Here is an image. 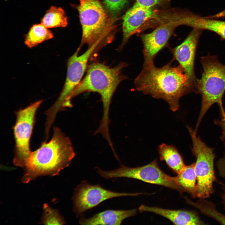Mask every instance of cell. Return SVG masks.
Here are the masks:
<instances>
[{
  "label": "cell",
  "mask_w": 225,
  "mask_h": 225,
  "mask_svg": "<svg viewBox=\"0 0 225 225\" xmlns=\"http://www.w3.org/2000/svg\"><path fill=\"white\" fill-rule=\"evenodd\" d=\"M136 209L129 210H108L98 213L88 218H82V225H120L124 219L135 215Z\"/></svg>",
  "instance_id": "cell-16"
},
{
  "label": "cell",
  "mask_w": 225,
  "mask_h": 225,
  "mask_svg": "<svg viewBox=\"0 0 225 225\" xmlns=\"http://www.w3.org/2000/svg\"><path fill=\"white\" fill-rule=\"evenodd\" d=\"M186 201L188 203L199 209L202 213L214 218L222 224H225V216L218 212L210 203L204 201L195 202L187 198Z\"/></svg>",
  "instance_id": "cell-21"
},
{
  "label": "cell",
  "mask_w": 225,
  "mask_h": 225,
  "mask_svg": "<svg viewBox=\"0 0 225 225\" xmlns=\"http://www.w3.org/2000/svg\"><path fill=\"white\" fill-rule=\"evenodd\" d=\"M217 166L220 175L225 178V156L218 160Z\"/></svg>",
  "instance_id": "cell-26"
},
{
  "label": "cell",
  "mask_w": 225,
  "mask_h": 225,
  "mask_svg": "<svg viewBox=\"0 0 225 225\" xmlns=\"http://www.w3.org/2000/svg\"><path fill=\"white\" fill-rule=\"evenodd\" d=\"M200 63L203 71L201 78L198 80L196 93L201 95L202 102L195 129L197 132L204 115L213 104H218L220 110H224L222 98L225 92V65L217 56L209 53L201 58Z\"/></svg>",
  "instance_id": "cell-5"
},
{
  "label": "cell",
  "mask_w": 225,
  "mask_h": 225,
  "mask_svg": "<svg viewBox=\"0 0 225 225\" xmlns=\"http://www.w3.org/2000/svg\"><path fill=\"white\" fill-rule=\"evenodd\" d=\"M216 16L217 17H225V11L219 14L218 15H217Z\"/></svg>",
  "instance_id": "cell-28"
},
{
  "label": "cell",
  "mask_w": 225,
  "mask_h": 225,
  "mask_svg": "<svg viewBox=\"0 0 225 225\" xmlns=\"http://www.w3.org/2000/svg\"><path fill=\"white\" fill-rule=\"evenodd\" d=\"M178 26L176 21L165 22L152 32L140 35L143 46V67L154 65L155 58L161 50L168 47L169 40Z\"/></svg>",
  "instance_id": "cell-12"
},
{
  "label": "cell",
  "mask_w": 225,
  "mask_h": 225,
  "mask_svg": "<svg viewBox=\"0 0 225 225\" xmlns=\"http://www.w3.org/2000/svg\"><path fill=\"white\" fill-rule=\"evenodd\" d=\"M172 59L161 67H143L135 78L136 89L145 95L165 101L173 112L178 110L181 97L191 92L187 76L179 65L172 66Z\"/></svg>",
  "instance_id": "cell-1"
},
{
  "label": "cell",
  "mask_w": 225,
  "mask_h": 225,
  "mask_svg": "<svg viewBox=\"0 0 225 225\" xmlns=\"http://www.w3.org/2000/svg\"><path fill=\"white\" fill-rule=\"evenodd\" d=\"M167 0H136L139 5L146 8H152L153 6L164 3Z\"/></svg>",
  "instance_id": "cell-24"
},
{
  "label": "cell",
  "mask_w": 225,
  "mask_h": 225,
  "mask_svg": "<svg viewBox=\"0 0 225 225\" xmlns=\"http://www.w3.org/2000/svg\"><path fill=\"white\" fill-rule=\"evenodd\" d=\"M221 119L214 120L215 124L219 126L222 130V135L220 138L225 147V112H220Z\"/></svg>",
  "instance_id": "cell-25"
},
{
  "label": "cell",
  "mask_w": 225,
  "mask_h": 225,
  "mask_svg": "<svg viewBox=\"0 0 225 225\" xmlns=\"http://www.w3.org/2000/svg\"><path fill=\"white\" fill-rule=\"evenodd\" d=\"M41 22L48 28L65 27L68 24L67 17L62 8L52 6L46 12Z\"/></svg>",
  "instance_id": "cell-20"
},
{
  "label": "cell",
  "mask_w": 225,
  "mask_h": 225,
  "mask_svg": "<svg viewBox=\"0 0 225 225\" xmlns=\"http://www.w3.org/2000/svg\"><path fill=\"white\" fill-rule=\"evenodd\" d=\"M138 210L140 212H150L161 216L176 225L205 224L197 214L193 211L166 209L143 205L140 206Z\"/></svg>",
  "instance_id": "cell-14"
},
{
  "label": "cell",
  "mask_w": 225,
  "mask_h": 225,
  "mask_svg": "<svg viewBox=\"0 0 225 225\" xmlns=\"http://www.w3.org/2000/svg\"><path fill=\"white\" fill-rule=\"evenodd\" d=\"M140 193H120L106 189L99 185L82 182L75 188L72 197L73 210L77 216L102 202L115 197L135 196Z\"/></svg>",
  "instance_id": "cell-10"
},
{
  "label": "cell",
  "mask_w": 225,
  "mask_h": 225,
  "mask_svg": "<svg viewBox=\"0 0 225 225\" xmlns=\"http://www.w3.org/2000/svg\"><path fill=\"white\" fill-rule=\"evenodd\" d=\"M80 48L68 60L67 76L62 90L55 103L46 112L47 119L50 122H53L58 112L72 107L70 97L81 81L88 60L96 51L97 46L89 48L84 53L79 55Z\"/></svg>",
  "instance_id": "cell-7"
},
{
  "label": "cell",
  "mask_w": 225,
  "mask_h": 225,
  "mask_svg": "<svg viewBox=\"0 0 225 225\" xmlns=\"http://www.w3.org/2000/svg\"><path fill=\"white\" fill-rule=\"evenodd\" d=\"M154 14L152 8L142 7L136 2L126 12L122 19L123 38L120 50L139 28Z\"/></svg>",
  "instance_id": "cell-13"
},
{
  "label": "cell",
  "mask_w": 225,
  "mask_h": 225,
  "mask_svg": "<svg viewBox=\"0 0 225 225\" xmlns=\"http://www.w3.org/2000/svg\"><path fill=\"white\" fill-rule=\"evenodd\" d=\"M187 128L192 141V152L196 158L194 169L197 182L194 198H206L213 192V183L216 180L213 168L214 148L208 146L197 136L194 130L188 126Z\"/></svg>",
  "instance_id": "cell-6"
},
{
  "label": "cell",
  "mask_w": 225,
  "mask_h": 225,
  "mask_svg": "<svg viewBox=\"0 0 225 225\" xmlns=\"http://www.w3.org/2000/svg\"><path fill=\"white\" fill-rule=\"evenodd\" d=\"M223 190L224 191V193L222 195V198L225 204V186L224 185L223 187Z\"/></svg>",
  "instance_id": "cell-27"
},
{
  "label": "cell",
  "mask_w": 225,
  "mask_h": 225,
  "mask_svg": "<svg viewBox=\"0 0 225 225\" xmlns=\"http://www.w3.org/2000/svg\"><path fill=\"white\" fill-rule=\"evenodd\" d=\"M42 101H36L16 112V120L13 127L15 152L13 163L17 166L24 168L31 152L30 142L35 114Z\"/></svg>",
  "instance_id": "cell-9"
},
{
  "label": "cell",
  "mask_w": 225,
  "mask_h": 225,
  "mask_svg": "<svg viewBox=\"0 0 225 225\" xmlns=\"http://www.w3.org/2000/svg\"><path fill=\"white\" fill-rule=\"evenodd\" d=\"M96 168L97 172L105 178H132L174 189L180 193L185 192L177 182L174 177L169 176L160 169L156 159L145 165L135 168L122 165L119 168L110 171H103L98 168Z\"/></svg>",
  "instance_id": "cell-8"
},
{
  "label": "cell",
  "mask_w": 225,
  "mask_h": 225,
  "mask_svg": "<svg viewBox=\"0 0 225 225\" xmlns=\"http://www.w3.org/2000/svg\"><path fill=\"white\" fill-rule=\"evenodd\" d=\"M75 156L70 139L55 127L51 139L31 152L24 167L22 182L26 183L40 176L57 175L70 165Z\"/></svg>",
  "instance_id": "cell-3"
},
{
  "label": "cell",
  "mask_w": 225,
  "mask_h": 225,
  "mask_svg": "<svg viewBox=\"0 0 225 225\" xmlns=\"http://www.w3.org/2000/svg\"><path fill=\"white\" fill-rule=\"evenodd\" d=\"M128 0H102L104 6L109 15L115 20L118 15L127 4Z\"/></svg>",
  "instance_id": "cell-23"
},
{
  "label": "cell",
  "mask_w": 225,
  "mask_h": 225,
  "mask_svg": "<svg viewBox=\"0 0 225 225\" xmlns=\"http://www.w3.org/2000/svg\"><path fill=\"white\" fill-rule=\"evenodd\" d=\"M180 21L182 25L212 31L225 40V21L202 17L189 12L181 13Z\"/></svg>",
  "instance_id": "cell-15"
},
{
  "label": "cell",
  "mask_w": 225,
  "mask_h": 225,
  "mask_svg": "<svg viewBox=\"0 0 225 225\" xmlns=\"http://www.w3.org/2000/svg\"><path fill=\"white\" fill-rule=\"evenodd\" d=\"M178 184L194 198L196 188L197 177L194 169V163L186 166L182 170L174 177Z\"/></svg>",
  "instance_id": "cell-18"
},
{
  "label": "cell",
  "mask_w": 225,
  "mask_h": 225,
  "mask_svg": "<svg viewBox=\"0 0 225 225\" xmlns=\"http://www.w3.org/2000/svg\"><path fill=\"white\" fill-rule=\"evenodd\" d=\"M202 30L193 28L187 37L181 44L174 48H170L173 60L176 61L188 78L192 92L196 93L198 79L194 72L196 49Z\"/></svg>",
  "instance_id": "cell-11"
},
{
  "label": "cell",
  "mask_w": 225,
  "mask_h": 225,
  "mask_svg": "<svg viewBox=\"0 0 225 225\" xmlns=\"http://www.w3.org/2000/svg\"><path fill=\"white\" fill-rule=\"evenodd\" d=\"M122 62L114 67L95 62L88 65L86 75L71 94L70 99L82 93L94 92L101 96L103 107L102 117L99 126L95 132L100 134L106 139L110 138L109 125V112L112 96L118 86L127 77L122 73L123 69L127 66Z\"/></svg>",
  "instance_id": "cell-2"
},
{
  "label": "cell",
  "mask_w": 225,
  "mask_h": 225,
  "mask_svg": "<svg viewBox=\"0 0 225 225\" xmlns=\"http://www.w3.org/2000/svg\"><path fill=\"white\" fill-rule=\"evenodd\" d=\"M78 0L77 8L82 31L80 46L96 45L97 51L114 40L115 20L99 0Z\"/></svg>",
  "instance_id": "cell-4"
},
{
  "label": "cell",
  "mask_w": 225,
  "mask_h": 225,
  "mask_svg": "<svg viewBox=\"0 0 225 225\" xmlns=\"http://www.w3.org/2000/svg\"><path fill=\"white\" fill-rule=\"evenodd\" d=\"M44 213L42 222L45 225H63L65 222L58 211L45 204L43 206Z\"/></svg>",
  "instance_id": "cell-22"
},
{
  "label": "cell",
  "mask_w": 225,
  "mask_h": 225,
  "mask_svg": "<svg viewBox=\"0 0 225 225\" xmlns=\"http://www.w3.org/2000/svg\"><path fill=\"white\" fill-rule=\"evenodd\" d=\"M158 151L160 160L165 161L174 173L178 174L186 166L183 158L174 146L162 143L158 146Z\"/></svg>",
  "instance_id": "cell-17"
},
{
  "label": "cell",
  "mask_w": 225,
  "mask_h": 225,
  "mask_svg": "<svg viewBox=\"0 0 225 225\" xmlns=\"http://www.w3.org/2000/svg\"><path fill=\"white\" fill-rule=\"evenodd\" d=\"M53 37L52 32L42 23L33 25L25 35V43L32 48Z\"/></svg>",
  "instance_id": "cell-19"
}]
</instances>
